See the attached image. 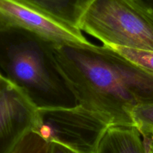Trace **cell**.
Wrapping results in <instances>:
<instances>
[{"instance_id":"obj_1","label":"cell","mask_w":153,"mask_h":153,"mask_svg":"<svg viewBox=\"0 0 153 153\" xmlns=\"http://www.w3.org/2000/svg\"><path fill=\"white\" fill-rule=\"evenodd\" d=\"M53 51L78 104L111 126H134L133 110L153 103L152 73L115 49L90 43L55 46Z\"/></svg>"},{"instance_id":"obj_2","label":"cell","mask_w":153,"mask_h":153,"mask_svg":"<svg viewBox=\"0 0 153 153\" xmlns=\"http://www.w3.org/2000/svg\"><path fill=\"white\" fill-rule=\"evenodd\" d=\"M56 46L22 29H0V73L37 109L71 107L78 102L60 72Z\"/></svg>"},{"instance_id":"obj_3","label":"cell","mask_w":153,"mask_h":153,"mask_svg":"<svg viewBox=\"0 0 153 153\" xmlns=\"http://www.w3.org/2000/svg\"><path fill=\"white\" fill-rule=\"evenodd\" d=\"M78 28L111 48L153 52V12L135 0H93Z\"/></svg>"},{"instance_id":"obj_4","label":"cell","mask_w":153,"mask_h":153,"mask_svg":"<svg viewBox=\"0 0 153 153\" xmlns=\"http://www.w3.org/2000/svg\"><path fill=\"white\" fill-rule=\"evenodd\" d=\"M111 126L98 113L77 104L37 109L32 130L47 141L58 143L74 153H96Z\"/></svg>"},{"instance_id":"obj_5","label":"cell","mask_w":153,"mask_h":153,"mask_svg":"<svg viewBox=\"0 0 153 153\" xmlns=\"http://www.w3.org/2000/svg\"><path fill=\"white\" fill-rule=\"evenodd\" d=\"M4 28L34 33L56 46L91 43L78 28L61 23L15 0H0V29Z\"/></svg>"},{"instance_id":"obj_6","label":"cell","mask_w":153,"mask_h":153,"mask_svg":"<svg viewBox=\"0 0 153 153\" xmlns=\"http://www.w3.org/2000/svg\"><path fill=\"white\" fill-rule=\"evenodd\" d=\"M37 109L22 91L4 77L0 91V153H12L34 128Z\"/></svg>"},{"instance_id":"obj_7","label":"cell","mask_w":153,"mask_h":153,"mask_svg":"<svg viewBox=\"0 0 153 153\" xmlns=\"http://www.w3.org/2000/svg\"><path fill=\"white\" fill-rule=\"evenodd\" d=\"M55 20L71 27L78 24L93 0H15Z\"/></svg>"},{"instance_id":"obj_8","label":"cell","mask_w":153,"mask_h":153,"mask_svg":"<svg viewBox=\"0 0 153 153\" xmlns=\"http://www.w3.org/2000/svg\"><path fill=\"white\" fill-rule=\"evenodd\" d=\"M96 153H149L147 145L134 126H112Z\"/></svg>"},{"instance_id":"obj_9","label":"cell","mask_w":153,"mask_h":153,"mask_svg":"<svg viewBox=\"0 0 153 153\" xmlns=\"http://www.w3.org/2000/svg\"><path fill=\"white\" fill-rule=\"evenodd\" d=\"M52 143L34 130H31L16 146L12 153H51Z\"/></svg>"},{"instance_id":"obj_10","label":"cell","mask_w":153,"mask_h":153,"mask_svg":"<svg viewBox=\"0 0 153 153\" xmlns=\"http://www.w3.org/2000/svg\"><path fill=\"white\" fill-rule=\"evenodd\" d=\"M132 120L143 138L153 137V103L136 107L132 111Z\"/></svg>"},{"instance_id":"obj_11","label":"cell","mask_w":153,"mask_h":153,"mask_svg":"<svg viewBox=\"0 0 153 153\" xmlns=\"http://www.w3.org/2000/svg\"><path fill=\"white\" fill-rule=\"evenodd\" d=\"M120 53L126 58L129 59L153 74V52L126 49V48H112Z\"/></svg>"},{"instance_id":"obj_12","label":"cell","mask_w":153,"mask_h":153,"mask_svg":"<svg viewBox=\"0 0 153 153\" xmlns=\"http://www.w3.org/2000/svg\"><path fill=\"white\" fill-rule=\"evenodd\" d=\"M52 143V148H51V153H74L67 148L55 143Z\"/></svg>"},{"instance_id":"obj_13","label":"cell","mask_w":153,"mask_h":153,"mask_svg":"<svg viewBox=\"0 0 153 153\" xmlns=\"http://www.w3.org/2000/svg\"><path fill=\"white\" fill-rule=\"evenodd\" d=\"M135 1L153 12V0H135Z\"/></svg>"},{"instance_id":"obj_14","label":"cell","mask_w":153,"mask_h":153,"mask_svg":"<svg viewBox=\"0 0 153 153\" xmlns=\"http://www.w3.org/2000/svg\"><path fill=\"white\" fill-rule=\"evenodd\" d=\"M144 140L145 141H146V145H147L149 153H153V137H150V138L144 139Z\"/></svg>"},{"instance_id":"obj_15","label":"cell","mask_w":153,"mask_h":153,"mask_svg":"<svg viewBox=\"0 0 153 153\" xmlns=\"http://www.w3.org/2000/svg\"><path fill=\"white\" fill-rule=\"evenodd\" d=\"M3 79H4V76H3L2 75H1V73H0V91H1V85H2Z\"/></svg>"}]
</instances>
